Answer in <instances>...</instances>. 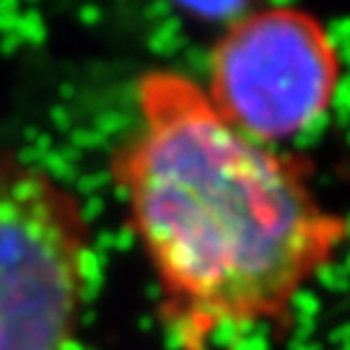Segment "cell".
Segmentation results:
<instances>
[{
    "mask_svg": "<svg viewBox=\"0 0 350 350\" xmlns=\"http://www.w3.org/2000/svg\"><path fill=\"white\" fill-rule=\"evenodd\" d=\"M109 174L182 350L283 332L350 237L299 156L241 133L176 70L138 81Z\"/></svg>",
    "mask_w": 350,
    "mask_h": 350,
    "instance_id": "6da1fadb",
    "label": "cell"
},
{
    "mask_svg": "<svg viewBox=\"0 0 350 350\" xmlns=\"http://www.w3.org/2000/svg\"><path fill=\"white\" fill-rule=\"evenodd\" d=\"M94 280L83 202L0 148V350H75Z\"/></svg>",
    "mask_w": 350,
    "mask_h": 350,
    "instance_id": "7a4b0ae2",
    "label": "cell"
},
{
    "mask_svg": "<svg viewBox=\"0 0 350 350\" xmlns=\"http://www.w3.org/2000/svg\"><path fill=\"white\" fill-rule=\"evenodd\" d=\"M338 86L340 55L327 26L309 11L267 5L226 24L205 94L241 133L278 146L319 125Z\"/></svg>",
    "mask_w": 350,
    "mask_h": 350,
    "instance_id": "3957f363",
    "label": "cell"
},
{
    "mask_svg": "<svg viewBox=\"0 0 350 350\" xmlns=\"http://www.w3.org/2000/svg\"><path fill=\"white\" fill-rule=\"evenodd\" d=\"M179 8L198 16V18H211V21H226L231 24L234 18L244 13L254 11V0H174Z\"/></svg>",
    "mask_w": 350,
    "mask_h": 350,
    "instance_id": "277c9868",
    "label": "cell"
}]
</instances>
